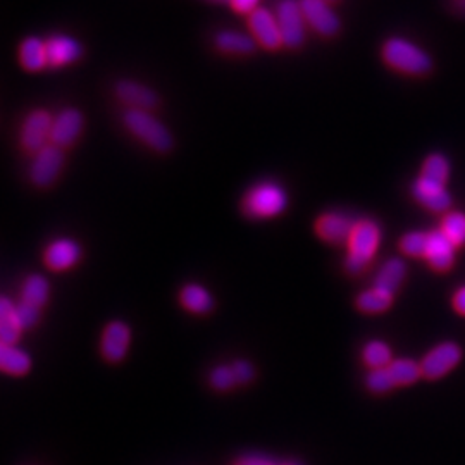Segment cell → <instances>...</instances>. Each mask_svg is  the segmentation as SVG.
<instances>
[{
	"label": "cell",
	"mask_w": 465,
	"mask_h": 465,
	"mask_svg": "<svg viewBox=\"0 0 465 465\" xmlns=\"http://www.w3.org/2000/svg\"><path fill=\"white\" fill-rule=\"evenodd\" d=\"M461 360L462 349L453 342H444L427 351V355L420 362V371L427 379H440L452 369H455Z\"/></svg>",
	"instance_id": "8992f818"
},
{
	"label": "cell",
	"mask_w": 465,
	"mask_h": 465,
	"mask_svg": "<svg viewBox=\"0 0 465 465\" xmlns=\"http://www.w3.org/2000/svg\"><path fill=\"white\" fill-rule=\"evenodd\" d=\"M83 131V114L78 109H64L54 117L50 141L59 148L70 147Z\"/></svg>",
	"instance_id": "7c38bea8"
},
{
	"label": "cell",
	"mask_w": 465,
	"mask_h": 465,
	"mask_svg": "<svg viewBox=\"0 0 465 465\" xmlns=\"http://www.w3.org/2000/svg\"><path fill=\"white\" fill-rule=\"evenodd\" d=\"M48 293H50V288H48L46 279L40 275H33L24 281L21 302L42 309L48 300Z\"/></svg>",
	"instance_id": "484cf974"
},
{
	"label": "cell",
	"mask_w": 465,
	"mask_h": 465,
	"mask_svg": "<svg viewBox=\"0 0 465 465\" xmlns=\"http://www.w3.org/2000/svg\"><path fill=\"white\" fill-rule=\"evenodd\" d=\"M284 465H297V464H284Z\"/></svg>",
	"instance_id": "ab89813d"
},
{
	"label": "cell",
	"mask_w": 465,
	"mask_h": 465,
	"mask_svg": "<svg viewBox=\"0 0 465 465\" xmlns=\"http://www.w3.org/2000/svg\"><path fill=\"white\" fill-rule=\"evenodd\" d=\"M405 273H407L405 264L400 258H390L383 266V269L377 273L374 288H379V290H385V292L395 295L396 290L400 288V284L405 279Z\"/></svg>",
	"instance_id": "603a6c76"
},
{
	"label": "cell",
	"mask_w": 465,
	"mask_h": 465,
	"mask_svg": "<svg viewBox=\"0 0 465 465\" xmlns=\"http://www.w3.org/2000/svg\"><path fill=\"white\" fill-rule=\"evenodd\" d=\"M453 4H455V7H457L459 11H464L465 13V0H453Z\"/></svg>",
	"instance_id": "f35d334b"
},
{
	"label": "cell",
	"mask_w": 465,
	"mask_h": 465,
	"mask_svg": "<svg viewBox=\"0 0 465 465\" xmlns=\"http://www.w3.org/2000/svg\"><path fill=\"white\" fill-rule=\"evenodd\" d=\"M412 191L418 204L433 212H444L452 206V197L444 185L435 183L424 176H418Z\"/></svg>",
	"instance_id": "9a60e30c"
},
{
	"label": "cell",
	"mask_w": 465,
	"mask_h": 465,
	"mask_svg": "<svg viewBox=\"0 0 465 465\" xmlns=\"http://www.w3.org/2000/svg\"><path fill=\"white\" fill-rule=\"evenodd\" d=\"M232 7L241 14H252L258 9V0H232Z\"/></svg>",
	"instance_id": "8d00e7d4"
},
{
	"label": "cell",
	"mask_w": 465,
	"mask_h": 465,
	"mask_svg": "<svg viewBox=\"0 0 465 465\" xmlns=\"http://www.w3.org/2000/svg\"><path fill=\"white\" fill-rule=\"evenodd\" d=\"M52 123L54 117L44 109H37L28 114L21 128V145L26 152L37 156L46 147V140H50Z\"/></svg>",
	"instance_id": "52a82bcc"
},
{
	"label": "cell",
	"mask_w": 465,
	"mask_h": 465,
	"mask_svg": "<svg viewBox=\"0 0 465 465\" xmlns=\"http://www.w3.org/2000/svg\"><path fill=\"white\" fill-rule=\"evenodd\" d=\"M180 300L186 310L193 312V314H207L214 307V300H212L209 292L195 283L186 284L185 288L182 290Z\"/></svg>",
	"instance_id": "7402d4cb"
},
{
	"label": "cell",
	"mask_w": 465,
	"mask_h": 465,
	"mask_svg": "<svg viewBox=\"0 0 465 465\" xmlns=\"http://www.w3.org/2000/svg\"><path fill=\"white\" fill-rule=\"evenodd\" d=\"M216 46L223 52L228 54H238V55H247L252 54L257 48V42L254 37L245 35L241 31H232L226 30L216 35Z\"/></svg>",
	"instance_id": "44dd1931"
},
{
	"label": "cell",
	"mask_w": 465,
	"mask_h": 465,
	"mask_svg": "<svg viewBox=\"0 0 465 465\" xmlns=\"http://www.w3.org/2000/svg\"><path fill=\"white\" fill-rule=\"evenodd\" d=\"M426 247H427V232H407L400 240V250L405 256L424 257L426 256Z\"/></svg>",
	"instance_id": "4dcf8cb0"
},
{
	"label": "cell",
	"mask_w": 465,
	"mask_h": 465,
	"mask_svg": "<svg viewBox=\"0 0 465 465\" xmlns=\"http://www.w3.org/2000/svg\"><path fill=\"white\" fill-rule=\"evenodd\" d=\"M80 257H81L80 245L74 240L64 238V240H55L46 247L44 262L52 271H66L78 264Z\"/></svg>",
	"instance_id": "5bb4252c"
},
{
	"label": "cell",
	"mask_w": 465,
	"mask_h": 465,
	"mask_svg": "<svg viewBox=\"0 0 465 465\" xmlns=\"http://www.w3.org/2000/svg\"><path fill=\"white\" fill-rule=\"evenodd\" d=\"M379 241H381V230L377 223H374L371 219L357 221L347 241L349 247V257L345 260L347 271L351 275L362 273L376 254Z\"/></svg>",
	"instance_id": "6da1fadb"
},
{
	"label": "cell",
	"mask_w": 465,
	"mask_h": 465,
	"mask_svg": "<svg viewBox=\"0 0 465 465\" xmlns=\"http://www.w3.org/2000/svg\"><path fill=\"white\" fill-rule=\"evenodd\" d=\"M353 224L355 223L347 216L338 212H329L317 219L316 232L327 243H342V241H349Z\"/></svg>",
	"instance_id": "e0dca14e"
},
{
	"label": "cell",
	"mask_w": 465,
	"mask_h": 465,
	"mask_svg": "<svg viewBox=\"0 0 465 465\" xmlns=\"http://www.w3.org/2000/svg\"><path fill=\"white\" fill-rule=\"evenodd\" d=\"M357 309L366 314H379L392 307L393 293H388L379 288H372L357 297Z\"/></svg>",
	"instance_id": "d4e9b609"
},
{
	"label": "cell",
	"mask_w": 465,
	"mask_h": 465,
	"mask_svg": "<svg viewBox=\"0 0 465 465\" xmlns=\"http://www.w3.org/2000/svg\"><path fill=\"white\" fill-rule=\"evenodd\" d=\"M388 371L392 374L396 386L412 385V383H416L418 377L422 376L420 364L410 360V359H398V360H393V362L388 366Z\"/></svg>",
	"instance_id": "4316f807"
},
{
	"label": "cell",
	"mask_w": 465,
	"mask_h": 465,
	"mask_svg": "<svg viewBox=\"0 0 465 465\" xmlns=\"http://www.w3.org/2000/svg\"><path fill=\"white\" fill-rule=\"evenodd\" d=\"M453 309H455L459 314L465 316V286L459 288V290L455 292V295H453Z\"/></svg>",
	"instance_id": "74e56055"
},
{
	"label": "cell",
	"mask_w": 465,
	"mask_h": 465,
	"mask_svg": "<svg viewBox=\"0 0 465 465\" xmlns=\"http://www.w3.org/2000/svg\"><path fill=\"white\" fill-rule=\"evenodd\" d=\"M123 119L126 128L152 150L169 152L173 148V137L169 130L148 111L128 109Z\"/></svg>",
	"instance_id": "3957f363"
},
{
	"label": "cell",
	"mask_w": 465,
	"mask_h": 465,
	"mask_svg": "<svg viewBox=\"0 0 465 465\" xmlns=\"http://www.w3.org/2000/svg\"><path fill=\"white\" fill-rule=\"evenodd\" d=\"M130 340H131V333H130L128 326L121 321L109 323L106 326V329L102 333V340H100L102 357L111 364L121 362L128 353Z\"/></svg>",
	"instance_id": "8fae6325"
},
{
	"label": "cell",
	"mask_w": 465,
	"mask_h": 465,
	"mask_svg": "<svg viewBox=\"0 0 465 465\" xmlns=\"http://www.w3.org/2000/svg\"><path fill=\"white\" fill-rule=\"evenodd\" d=\"M232 465H276V462L264 455H245L238 459Z\"/></svg>",
	"instance_id": "d590c367"
},
{
	"label": "cell",
	"mask_w": 465,
	"mask_h": 465,
	"mask_svg": "<svg viewBox=\"0 0 465 465\" xmlns=\"http://www.w3.org/2000/svg\"><path fill=\"white\" fill-rule=\"evenodd\" d=\"M453 256H455V247L440 230L427 232V247H426L424 258L429 262V266L435 271H448L453 266L455 260Z\"/></svg>",
	"instance_id": "2e32d148"
},
{
	"label": "cell",
	"mask_w": 465,
	"mask_h": 465,
	"mask_svg": "<svg viewBox=\"0 0 465 465\" xmlns=\"http://www.w3.org/2000/svg\"><path fill=\"white\" fill-rule=\"evenodd\" d=\"M383 59L390 68L412 76L426 74L433 68L431 57L414 42L402 37H393L385 42Z\"/></svg>",
	"instance_id": "7a4b0ae2"
},
{
	"label": "cell",
	"mask_w": 465,
	"mask_h": 465,
	"mask_svg": "<svg viewBox=\"0 0 465 465\" xmlns=\"http://www.w3.org/2000/svg\"><path fill=\"white\" fill-rule=\"evenodd\" d=\"M249 26L252 30V35H254L257 44H260L264 48L276 50L283 46L278 20L269 9H266V7L256 9L249 16Z\"/></svg>",
	"instance_id": "30bf717a"
},
{
	"label": "cell",
	"mask_w": 465,
	"mask_h": 465,
	"mask_svg": "<svg viewBox=\"0 0 465 465\" xmlns=\"http://www.w3.org/2000/svg\"><path fill=\"white\" fill-rule=\"evenodd\" d=\"M0 368L9 376H23L30 371L31 360L23 350L14 345H0Z\"/></svg>",
	"instance_id": "cb8c5ba5"
},
{
	"label": "cell",
	"mask_w": 465,
	"mask_h": 465,
	"mask_svg": "<svg viewBox=\"0 0 465 465\" xmlns=\"http://www.w3.org/2000/svg\"><path fill=\"white\" fill-rule=\"evenodd\" d=\"M23 327L16 317V305L7 297H2L0 302V338L2 345H16Z\"/></svg>",
	"instance_id": "ffe728a7"
},
{
	"label": "cell",
	"mask_w": 465,
	"mask_h": 465,
	"mask_svg": "<svg viewBox=\"0 0 465 465\" xmlns=\"http://www.w3.org/2000/svg\"><path fill=\"white\" fill-rule=\"evenodd\" d=\"M307 24L323 37H333L340 30V18L326 0H300Z\"/></svg>",
	"instance_id": "9c48e42d"
},
{
	"label": "cell",
	"mask_w": 465,
	"mask_h": 465,
	"mask_svg": "<svg viewBox=\"0 0 465 465\" xmlns=\"http://www.w3.org/2000/svg\"><path fill=\"white\" fill-rule=\"evenodd\" d=\"M395 386V381H393L392 374L388 371V368L372 369L371 374L368 376V388L374 393H388Z\"/></svg>",
	"instance_id": "1f68e13d"
},
{
	"label": "cell",
	"mask_w": 465,
	"mask_h": 465,
	"mask_svg": "<svg viewBox=\"0 0 465 465\" xmlns=\"http://www.w3.org/2000/svg\"><path fill=\"white\" fill-rule=\"evenodd\" d=\"M116 97L130 109L139 111H150L159 104L157 93L133 80H121L116 85Z\"/></svg>",
	"instance_id": "4fadbf2b"
},
{
	"label": "cell",
	"mask_w": 465,
	"mask_h": 465,
	"mask_svg": "<svg viewBox=\"0 0 465 465\" xmlns=\"http://www.w3.org/2000/svg\"><path fill=\"white\" fill-rule=\"evenodd\" d=\"M20 63L24 70L42 71L48 66V54H46V42L38 37H28L24 38L20 46Z\"/></svg>",
	"instance_id": "d6986e66"
},
{
	"label": "cell",
	"mask_w": 465,
	"mask_h": 465,
	"mask_svg": "<svg viewBox=\"0 0 465 465\" xmlns=\"http://www.w3.org/2000/svg\"><path fill=\"white\" fill-rule=\"evenodd\" d=\"M16 317L20 321V325L23 329H30L38 323L40 319V309L28 305V303L21 302L16 305Z\"/></svg>",
	"instance_id": "836d02e7"
},
{
	"label": "cell",
	"mask_w": 465,
	"mask_h": 465,
	"mask_svg": "<svg viewBox=\"0 0 465 465\" xmlns=\"http://www.w3.org/2000/svg\"><path fill=\"white\" fill-rule=\"evenodd\" d=\"M210 385H212V388H216L217 392L232 390L234 385H238L232 368H228V366H219V368H216L214 371L210 372Z\"/></svg>",
	"instance_id": "d6a6232c"
},
{
	"label": "cell",
	"mask_w": 465,
	"mask_h": 465,
	"mask_svg": "<svg viewBox=\"0 0 465 465\" xmlns=\"http://www.w3.org/2000/svg\"><path fill=\"white\" fill-rule=\"evenodd\" d=\"M326 2H329V0H326Z\"/></svg>",
	"instance_id": "60d3db41"
},
{
	"label": "cell",
	"mask_w": 465,
	"mask_h": 465,
	"mask_svg": "<svg viewBox=\"0 0 465 465\" xmlns=\"http://www.w3.org/2000/svg\"><path fill=\"white\" fill-rule=\"evenodd\" d=\"M48 66H66L81 57V46L66 35H55L46 40Z\"/></svg>",
	"instance_id": "ac0fdd59"
},
{
	"label": "cell",
	"mask_w": 465,
	"mask_h": 465,
	"mask_svg": "<svg viewBox=\"0 0 465 465\" xmlns=\"http://www.w3.org/2000/svg\"><path fill=\"white\" fill-rule=\"evenodd\" d=\"M362 359L366 362V366H369L371 369H383L388 368L393 360H392V349L381 342V340H372L362 351Z\"/></svg>",
	"instance_id": "83f0119b"
},
{
	"label": "cell",
	"mask_w": 465,
	"mask_h": 465,
	"mask_svg": "<svg viewBox=\"0 0 465 465\" xmlns=\"http://www.w3.org/2000/svg\"><path fill=\"white\" fill-rule=\"evenodd\" d=\"M64 164L63 150L57 145H46L37 156L31 164V182L37 186L52 185Z\"/></svg>",
	"instance_id": "ba28073f"
},
{
	"label": "cell",
	"mask_w": 465,
	"mask_h": 465,
	"mask_svg": "<svg viewBox=\"0 0 465 465\" xmlns=\"http://www.w3.org/2000/svg\"><path fill=\"white\" fill-rule=\"evenodd\" d=\"M232 371L236 376V383L240 385H245V383H250L254 379V368L250 362H245V360H238L232 364Z\"/></svg>",
	"instance_id": "e575fe53"
},
{
	"label": "cell",
	"mask_w": 465,
	"mask_h": 465,
	"mask_svg": "<svg viewBox=\"0 0 465 465\" xmlns=\"http://www.w3.org/2000/svg\"><path fill=\"white\" fill-rule=\"evenodd\" d=\"M440 232L450 240V243L457 249L465 245V214L464 212H450L443 219Z\"/></svg>",
	"instance_id": "f1b7e54d"
},
{
	"label": "cell",
	"mask_w": 465,
	"mask_h": 465,
	"mask_svg": "<svg viewBox=\"0 0 465 465\" xmlns=\"http://www.w3.org/2000/svg\"><path fill=\"white\" fill-rule=\"evenodd\" d=\"M286 191L276 183H260L250 188L243 199V210L250 217H275L286 209Z\"/></svg>",
	"instance_id": "277c9868"
},
{
	"label": "cell",
	"mask_w": 465,
	"mask_h": 465,
	"mask_svg": "<svg viewBox=\"0 0 465 465\" xmlns=\"http://www.w3.org/2000/svg\"><path fill=\"white\" fill-rule=\"evenodd\" d=\"M424 178L435 182V183H440V185H446L448 178H450V163L448 159L442 156V154H433L429 156L424 165H422V174Z\"/></svg>",
	"instance_id": "f546056e"
},
{
	"label": "cell",
	"mask_w": 465,
	"mask_h": 465,
	"mask_svg": "<svg viewBox=\"0 0 465 465\" xmlns=\"http://www.w3.org/2000/svg\"><path fill=\"white\" fill-rule=\"evenodd\" d=\"M279 31L283 38V46L297 48L305 40V16H303L300 2L297 0H281L276 11Z\"/></svg>",
	"instance_id": "5b68a950"
}]
</instances>
